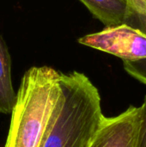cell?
<instances>
[{
	"label": "cell",
	"mask_w": 146,
	"mask_h": 147,
	"mask_svg": "<svg viewBox=\"0 0 146 147\" xmlns=\"http://www.w3.org/2000/svg\"><path fill=\"white\" fill-rule=\"evenodd\" d=\"M61 96L40 147H88L104 117L97 88L83 73H60Z\"/></svg>",
	"instance_id": "obj_1"
},
{
	"label": "cell",
	"mask_w": 146,
	"mask_h": 147,
	"mask_svg": "<svg viewBox=\"0 0 146 147\" xmlns=\"http://www.w3.org/2000/svg\"><path fill=\"white\" fill-rule=\"evenodd\" d=\"M60 72L33 66L23 75L3 147H40L61 96Z\"/></svg>",
	"instance_id": "obj_2"
},
{
	"label": "cell",
	"mask_w": 146,
	"mask_h": 147,
	"mask_svg": "<svg viewBox=\"0 0 146 147\" xmlns=\"http://www.w3.org/2000/svg\"><path fill=\"white\" fill-rule=\"evenodd\" d=\"M77 42L122 60L146 58V33L126 23L105 27L102 31L79 38Z\"/></svg>",
	"instance_id": "obj_3"
},
{
	"label": "cell",
	"mask_w": 146,
	"mask_h": 147,
	"mask_svg": "<svg viewBox=\"0 0 146 147\" xmlns=\"http://www.w3.org/2000/svg\"><path fill=\"white\" fill-rule=\"evenodd\" d=\"M139 119V108L134 106L115 117L104 116L88 147H134Z\"/></svg>",
	"instance_id": "obj_4"
},
{
	"label": "cell",
	"mask_w": 146,
	"mask_h": 147,
	"mask_svg": "<svg viewBox=\"0 0 146 147\" xmlns=\"http://www.w3.org/2000/svg\"><path fill=\"white\" fill-rule=\"evenodd\" d=\"M106 27L128 22V11L120 0H79Z\"/></svg>",
	"instance_id": "obj_5"
},
{
	"label": "cell",
	"mask_w": 146,
	"mask_h": 147,
	"mask_svg": "<svg viewBox=\"0 0 146 147\" xmlns=\"http://www.w3.org/2000/svg\"><path fill=\"white\" fill-rule=\"evenodd\" d=\"M16 100L11 80V59L8 47L0 34V113L10 114Z\"/></svg>",
	"instance_id": "obj_6"
},
{
	"label": "cell",
	"mask_w": 146,
	"mask_h": 147,
	"mask_svg": "<svg viewBox=\"0 0 146 147\" xmlns=\"http://www.w3.org/2000/svg\"><path fill=\"white\" fill-rule=\"evenodd\" d=\"M120 1L125 3L127 7L128 22H131L132 19L138 21L140 26L142 27L141 31L146 33V0H120Z\"/></svg>",
	"instance_id": "obj_7"
},
{
	"label": "cell",
	"mask_w": 146,
	"mask_h": 147,
	"mask_svg": "<svg viewBox=\"0 0 146 147\" xmlns=\"http://www.w3.org/2000/svg\"><path fill=\"white\" fill-rule=\"evenodd\" d=\"M126 71L146 85V58L135 60H123Z\"/></svg>",
	"instance_id": "obj_8"
},
{
	"label": "cell",
	"mask_w": 146,
	"mask_h": 147,
	"mask_svg": "<svg viewBox=\"0 0 146 147\" xmlns=\"http://www.w3.org/2000/svg\"><path fill=\"white\" fill-rule=\"evenodd\" d=\"M139 111V119L134 147H146V96Z\"/></svg>",
	"instance_id": "obj_9"
}]
</instances>
